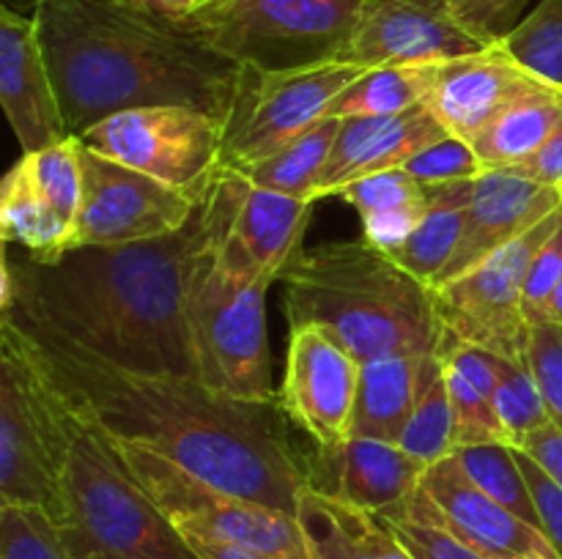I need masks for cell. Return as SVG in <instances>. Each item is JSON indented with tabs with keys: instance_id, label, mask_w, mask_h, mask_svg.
I'll use <instances>...</instances> for the list:
<instances>
[{
	"instance_id": "obj_16",
	"label": "cell",
	"mask_w": 562,
	"mask_h": 559,
	"mask_svg": "<svg viewBox=\"0 0 562 559\" xmlns=\"http://www.w3.org/2000/svg\"><path fill=\"white\" fill-rule=\"evenodd\" d=\"M362 362L316 327L291 329L289 362L278 400L289 420L316 442L335 447L351 438Z\"/></svg>"
},
{
	"instance_id": "obj_25",
	"label": "cell",
	"mask_w": 562,
	"mask_h": 559,
	"mask_svg": "<svg viewBox=\"0 0 562 559\" xmlns=\"http://www.w3.org/2000/svg\"><path fill=\"white\" fill-rule=\"evenodd\" d=\"M313 201L283 195V192L261 190L245 181L239 208L234 217V230L258 266L272 272L280 280L296 252L302 250L307 219H311Z\"/></svg>"
},
{
	"instance_id": "obj_42",
	"label": "cell",
	"mask_w": 562,
	"mask_h": 559,
	"mask_svg": "<svg viewBox=\"0 0 562 559\" xmlns=\"http://www.w3.org/2000/svg\"><path fill=\"white\" fill-rule=\"evenodd\" d=\"M516 455H519L521 475H525L532 504H536L541 532L547 535V540L552 543V548L562 559V488L530 458V455L521 453V449H516Z\"/></svg>"
},
{
	"instance_id": "obj_41",
	"label": "cell",
	"mask_w": 562,
	"mask_h": 559,
	"mask_svg": "<svg viewBox=\"0 0 562 559\" xmlns=\"http://www.w3.org/2000/svg\"><path fill=\"white\" fill-rule=\"evenodd\" d=\"M562 277V219L541 244V250L532 258L525 280V318L527 323H543L549 312L554 288Z\"/></svg>"
},
{
	"instance_id": "obj_34",
	"label": "cell",
	"mask_w": 562,
	"mask_h": 559,
	"mask_svg": "<svg viewBox=\"0 0 562 559\" xmlns=\"http://www.w3.org/2000/svg\"><path fill=\"white\" fill-rule=\"evenodd\" d=\"M398 444L412 458H417L426 466L439 464V460L456 453L453 409H450V392L448 381H445V373L423 392L420 403L412 411Z\"/></svg>"
},
{
	"instance_id": "obj_14",
	"label": "cell",
	"mask_w": 562,
	"mask_h": 559,
	"mask_svg": "<svg viewBox=\"0 0 562 559\" xmlns=\"http://www.w3.org/2000/svg\"><path fill=\"white\" fill-rule=\"evenodd\" d=\"M384 515H412V518L431 521L488 559H510L521 554L560 559L547 535L477 488L461 469L456 455L428 466L420 488L404 504Z\"/></svg>"
},
{
	"instance_id": "obj_9",
	"label": "cell",
	"mask_w": 562,
	"mask_h": 559,
	"mask_svg": "<svg viewBox=\"0 0 562 559\" xmlns=\"http://www.w3.org/2000/svg\"><path fill=\"white\" fill-rule=\"evenodd\" d=\"M108 438L132 480L151 497L184 540L231 543L274 559H307L296 515L234 497L162 455Z\"/></svg>"
},
{
	"instance_id": "obj_33",
	"label": "cell",
	"mask_w": 562,
	"mask_h": 559,
	"mask_svg": "<svg viewBox=\"0 0 562 559\" xmlns=\"http://www.w3.org/2000/svg\"><path fill=\"white\" fill-rule=\"evenodd\" d=\"M503 44L525 69L562 88V0H541Z\"/></svg>"
},
{
	"instance_id": "obj_26",
	"label": "cell",
	"mask_w": 562,
	"mask_h": 559,
	"mask_svg": "<svg viewBox=\"0 0 562 559\" xmlns=\"http://www.w3.org/2000/svg\"><path fill=\"white\" fill-rule=\"evenodd\" d=\"M562 124V88L547 85L525 93L503 110L472 140L477 159L486 170L516 168L536 157Z\"/></svg>"
},
{
	"instance_id": "obj_36",
	"label": "cell",
	"mask_w": 562,
	"mask_h": 559,
	"mask_svg": "<svg viewBox=\"0 0 562 559\" xmlns=\"http://www.w3.org/2000/svg\"><path fill=\"white\" fill-rule=\"evenodd\" d=\"M445 381L450 392V409H453V442L456 449L472 447V444L505 442V427L499 422L494 400L477 392L456 367L445 362Z\"/></svg>"
},
{
	"instance_id": "obj_23",
	"label": "cell",
	"mask_w": 562,
	"mask_h": 559,
	"mask_svg": "<svg viewBox=\"0 0 562 559\" xmlns=\"http://www.w3.org/2000/svg\"><path fill=\"white\" fill-rule=\"evenodd\" d=\"M307 559H415L384 515L305 488L296 504Z\"/></svg>"
},
{
	"instance_id": "obj_48",
	"label": "cell",
	"mask_w": 562,
	"mask_h": 559,
	"mask_svg": "<svg viewBox=\"0 0 562 559\" xmlns=\"http://www.w3.org/2000/svg\"><path fill=\"white\" fill-rule=\"evenodd\" d=\"M510 559H549V557H538V554H521V557H510Z\"/></svg>"
},
{
	"instance_id": "obj_30",
	"label": "cell",
	"mask_w": 562,
	"mask_h": 559,
	"mask_svg": "<svg viewBox=\"0 0 562 559\" xmlns=\"http://www.w3.org/2000/svg\"><path fill=\"white\" fill-rule=\"evenodd\" d=\"M437 64L409 66H376L357 77L333 104L329 113L335 118H355V115H393L426 102L434 85Z\"/></svg>"
},
{
	"instance_id": "obj_32",
	"label": "cell",
	"mask_w": 562,
	"mask_h": 559,
	"mask_svg": "<svg viewBox=\"0 0 562 559\" xmlns=\"http://www.w3.org/2000/svg\"><path fill=\"white\" fill-rule=\"evenodd\" d=\"M494 367H497L494 409H497L510 447H521L538 427L552 422L547 400L527 360H508V356L494 354Z\"/></svg>"
},
{
	"instance_id": "obj_28",
	"label": "cell",
	"mask_w": 562,
	"mask_h": 559,
	"mask_svg": "<svg viewBox=\"0 0 562 559\" xmlns=\"http://www.w3.org/2000/svg\"><path fill=\"white\" fill-rule=\"evenodd\" d=\"M472 181H448L439 186L437 203L426 214V219L412 230L404 244L387 252L401 269L431 288L439 283L459 250L472 197Z\"/></svg>"
},
{
	"instance_id": "obj_7",
	"label": "cell",
	"mask_w": 562,
	"mask_h": 559,
	"mask_svg": "<svg viewBox=\"0 0 562 559\" xmlns=\"http://www.w3.org/2000/svg\"><path fill=\"white\" fill-rule=\"evenodd\" d=\"M77 411L33 354L25 332L0 321V504L38 507L58 524Z\"/></svg>"
},
{
	"instance_id": "obj_31",
	"label": "cell",
	"mask_w": 562,
	"mask_h": 559,
	"mask_svg": "<svg viewBox=\"0 0 562 559\" xmlns=\"http://www.w3.org/2000/svg\"><path fill=\"white\" fill-rule=\"evenodd\" d=\"M456 458H459L461 469L470 475V480L477 488L488 493L492 499H497L499 504L510 510V513L519 515L521 521L532 524L536 529H541L538 524L536 504H532L530 488H527L525 475H521L519 455L516 447L505 442H488V444H472V447H459L456 449Z\"/></svg>"
},
{
	"instance_id": "obj_43",
	"label": "cell",
	"mask_w": 562,
	"mask_h": 559,
	"mask_svg": "<svg viewBox=\"0 0 562 559\" xmlns=\"http://www.w3.org/2000/svg\"><path fill=\"white\" fill-rule=\"evenodd\" d=\"M516 449L530 455V458L562 488V427L558 422H547L543 427H538V431Z\"/></svg>"
},
{
	"instance_id": "obj_22",
	"label": "cell",
	"mask_w": 562,
	"mask_h": 559,
	"mask_svg": "<svg viewBox=\"0 0 562 559\" xmlns=\"http://www.w3.org/2000/svg\"><path fill=\"white\" fill-rule=\"evenodd\" d=\"M442 373V354H406L366 362L357 389L351 436L398 444L423 392Z\"/></svg>"
},
{
	"instance_id": "obj_29",
	"label": "cell",
	"mask_w": 562,
	"mask_h": 559,
	"mask_svg": "<svg viewBox=\"0 0 562 559\" xmlns=\"http://www.w3.org/2000/svg\"><path fill=\"white\" fill-rule=\"evenodd\" d=\"M340 132V118L327 115L316 121L311 129L296 135L294 140L285 142L280 151L269 153L261 162L239 170L245 181L261 190L283 192V195L302 197V201H318V181H322L327 159L333 153L335 137Z\"/></svg>"
},
{
	"instance_id": "obj_2",
	"label": "cell",
	"mask_w": 562,
	"mask_h": 559,
	"mask_svg": "<svg viewBox=\"0 0 562 559\" xmlns=\"http://www.w3.org/2000/svg\"><path fill=\"white\" fill-rule=\"evenodd\" d=\"M212 228L209 179L190 225L165 239L77 247L55 263L3 252L0 310L25 332L66 340L126 370L198 378L187 288Z\"/></svg>"
},
{
	"instance_id": "obj_40",
	"label": "cell",
	"mask_w": 562,
	"mask_h": 559,
	"mask_svg": "<svg viewBox=\"0 0 562 559\" xmlns=\"http://www.w3.org/2000/svg\"><path fill=\"white\" fill-rule=\"evenodd\" d=\"M384 518L393 524L395 535L415 559H488L431 521L412 518V515H384Z\"/></svg>"
},
{
	"instance_id": "obj_11",
	"label": "cell",
	"mask_w": 562,
	"mask_h": 559,
	"mask_svg": "<svg viewBox=\"0 0 562 559\" xmlns=\"http://www.w3.org/2000/svg\"><path fill=\"white\" fill-rule=\"evenodd\" d=\"M560 219L562 206L470 272L434 288V307L445 329V343L475 345L508 360H525L530 334L525 318L527 269Z\"/></svg>"
},
{
	"instance_id": "obj_39",
	"label": "cell",
	"mask_w": 562,
	"mask_h": 559,
	"mask_svg": "<svg viewBox=\"0 0 562 559\" xmlns=\"http://www.w3.org/2000/svg\"><path fill=\"white\" fill-rule=\"evenodd\" d=\"M450 11L467 33L481 44H497L519 25L530 0H448Z\"/></svg>"
},
{
	"instance_id": "obj_27",
	"label": "cell",
	"mask_w": 562,
	"mask_h": 559,
	"mask_svg": "<svg viewBox=\"0 0 562 559\" xmlns=\"http://www.w3.org/2000/svg\"><path fill=\"white\" fill-rule=\"evenodd\" d=\"M71 233L75 228L16 162L0 186V236L5 244L25 247L27 258L38 263H55L71 250Z\"/></svg>"
},
{
	"instance_id": "obj_18",
	"label": "cell",
	"mask_w": 562,
	"mask_h": 559,
	"mask_svg": "<svg viewBox=\"0 0 562 559\" xmlns=\"http://www.w3.org/2000/svg\"><path fill=\"white\" fill-rule=\"evenodd\" d=\"M547 80L532 75L503 42L461 58L439 60L426 104L450 135L472 142L508 104Z\"/></svg>"
},
{
	"instance_id": "obj_1",
	"label": "cell",
	"mask_w": 562,
	"mask_h": 559,
	"mask_svg": "<svg viewBox=\"0 0 562 559\" xmlns=\"http://www.w3.org/2000/svg\"><path fill=\"white\" fill-rule=\"evenodd\" d=\"M25 338L71 409L99 431L234 497L296 515L307 455L296 449L280 400H241L198 378L126 370L42 332Z\"/></svg>"
},
{
	"instance_id": "obj_3",
	"label": "cell",
	"mask_w": 562,
	"mask_h": 559,
	"mask_svg": "<svg viewBox=\"0 0 562 559\" xmlns=\"http://www.w3.org/2000/svg\"><path fill=\"white\" fill-rule=\"evenodd\" d=\"M33 20L71 135L154 104L228 115L241 66L137 0H33Z\"/></svg>"
},
{
	"instance_id": "obj_20",
	"label": "cell",
	"mask_w": 562,
	"mask_h": 559,
	"mask_svg": "<svg viewBox=\"0 0 562 559\" xmlns=\"http://www.w3.org/2000/svg\"><path fill=\"white\" fill-rule=\"evenodd\" d=\"M426 469L401 444L351 436L335 447H316L307 458V488L384 515L420 488Z\"/></svg>"
},
{
	"instance_id": "obj_46",
	"label": "cell",
	"mask_w": 562,
	"mask_h": 559,
	"mask_svg": "<svg viewBox=\"0 0 562 559\" xmlns=\"http://www.w3.org/2000/svg\"><path fill=\"white\" fill-rule=\"evenodd\" d=\"M140 5L151 9L154 14H162L168 20H181V16L192 14L195 9H201L209 0H137Z\"/></svg>"
},
{
	"instance_id": "obj_13",
	"label": "cell",
	"mask_w": 562,
	"mask_h": 559,
	"mask_svg": "<svg viewBox=\"0 0 562 559\" xmlns=\"http://www.w3.org/2000/svg\"><path fill=\"white\" fill-rule=\"evenodd\" d=\"M75 137L179 190H201L223 159V121L184 104L124 110Z\"/></svg>"
},
{
	"instance_id": "obj_21",
	"label": "cell",
	"mask_w": 562,
	"mask_h": 559,
	"mask_svg": "<svg viewBox=\"0 0 562 559\" xmlns=\"http://www.w3.org/2000/svg\"><path fill=\"white\" fill-rule=\"evenodd\" d=\"M448 135L450 132L426 102L393 115L340 118L333 153L318 181V197L338 195L344 186L366 175L398 170L406 159Z\"/></svg>"
},
{
	"instance_id": "obj_44",
	"label": "cell",
	"mask_w": 562,
	"mask_h": 559,
	"mask_svg": "<svg viewBox=\"0 0 562 559\" xmlns=\"http://www.w3.org/2000/svg\"><path fill=\"white\" fill-rule=\"evenodd\" d=\"M510 170H519V173L530 175V179L541 181V184L554 186L562 195V124L536 157H530L527 162L516 164V168Z\"/></svg>"
},
{
	"instance_id": "obj_8",
	"label": "cell",
	"mask_w": 562,
	"mask_h": 559,
	"mask_svg": "<svg viewBox=\"0 0 562 559\" xmlns=\"http://www.w3.org/2000/svg\"><path fill=\"white\" fill-rule=\"evenodd\" d=\"M362 0H209L176 20L239 66L291 71L338 60Z\"/></svg>"
},
{
	"instance_id": "obj_10",
	"label": "cell",
	"mask_w": 562,
	"mask_h": 559,
	"mask_svg": "<svg viewBox=\"0 0 562 559\" xmlns=\"http://www.w3.org/2000/svg\"><path fill=\"white\" fill-rule=\"evenodd\" d=\"M366 71L340 60L291 71L241 66L234 102L223 121L220 170L239 173L280 151L316 121L327 118L329 104Z\"/></svg>"
},
{
	"instance_id": "obj_35",
	"label": "cell",
	"mask_w": 562,
	"mask_h": 559,
	"mask_svg": "<svg viewBox=\"0 0 562 559\" xmlns=\"http://www.w3.org/2000/svg\"><path fill=\"white\" fill-rule=\"evenodd\" d=\"M0 559H71V554L44 510L0 504Z\"/></svg>"
},
{
	"instance_id": "obj_12",
	"label": "cell",
	"mask_w": 562,
	"mask_h": 559,
	"mask_svg": "<svg viewBox=\"0 0 562 559\" xmlns=\"http://www.w3.org/2000/svg\"><path fill=\"white\" fill-rule=\"evenodd\" d=\"M82 197L71 250L165 239L190 225L201 190H179L93 151L77 137Z\"/></svg>"
},
{
	"instance_id": "obj_6",
	"label": "cell",
	"mask_w": 562,
	"mask_h": 559,
	"mask_svg": "<svg viewBox=\"0 0 562 559\" xmlns=\"http://www.w3.org/2000/svg\"><path fill=\"white\" fill-rule=\"evenodd\" d=\"M58 529L71 559H195L181 532L132 480L110 438L80 414Z\"/></svg>"
},
{
	"instance_id": "obj_15",
	"label": "cell",
	"mask_w": 562,
	"mask_h": 559,
	"mask_svg": "<svg viewBox=\"0 0 562 559\" xmlns=\"http://www.w3.org/2000/svg\"><path fill=\"white\" fill-rule=\"evenodd\" d=\"M483 47L488 44L461 27L448 0H362L338 60L362 69L439 64Z\"/></svg>"
},
{
	"instance_id": "obj_4",
	"label": "cell",
	"mask_w": 562,
	"mask_h": 559,
	"mask_svg": "<svg viewBox=\"0 0 562 559\" xmlns=\"http://www.w3.org/2000/svg\"><path fill=\"white\" fill-rule=\"evenodd\" d=\"M280 280L291 329H322L362 365L384 356L442 354L434 288L371 241L302 247Z\"/></svg>"
},
{
	"instance_id": "obj_38",
	"label": "cell",
	"mask_w": 562,
	"mask_h": 559,
	"mask_svg": "<svg viewBox=\"0 0 562 559\" xmlns=\"http://www.w3.org/2000/svg\"><path fill=\"white\" fill-rule=\"evenodd\" d=\"M525 360L541 387L549 417L562 427V323H530Z\"/></svg>"
},
{
	"instance_id": "obj_47",
	"label": "cell",
	"mask_w": 562,
	"mask_h": 559,
	"mask_svg": "<svg viewBox=\"0 0 562 559\" xmlns=\"http://www.w3.org/2000/svg\"><path fill=\"white\" fill-rule=\"evenodd\" d=\"M547 321L562 323V277H560L558 288H554V294H552V301H549V312H547Z\"/></svg>"
},
{
	"instance_id": "obj_24",
	"label": "cell",
	"mask_w": 562,
	"mask_h": 559,
	"mask_svg": "<svg viewBox=\"0 0 562 559\" xmlns=\"http://www.w3.org/2000/svg\"><path fill=\"white\" fill-rule=\"evenodd\" d=\"M439 186L442 184L412 179L406 170L398 168L351 181L338 192V197L351 203L360 214L362 239L376 244L379 250L393 252L431 212Z\"/></svg>"
},
{
	"instance_id": "obj_45",
	"label": "cell",
	"mask_w": 562,
	"mask_h": 559,
	"mask_svg": "<svg viewBox=\"0 0 562 559\" xmlns=\"http://www.w3.org/2000/svg\"><path fill=\"white\" fill-rule=\"evenodd\" d=\"M190 543L195 559H274L252 548L231 546V543H212V540H187Z\"/></svg>"
},
{
	"instance_id": "obj_37",
	"label": "cell",
	"mask_w": 562,
	"mask_h": 559,
	"mask_svg": "<svg viewBox=\"0 0 562 559\" xmlns=\"http://www.w3.org/2000/svg\"><path fill=\"white\" fill-rule=\"evenodd\" d=\"M401 170L412 175L417 181H426V184H448V181H472L477 175L486 173V168L477 159L472 142L461 140V137L448 135L442 140L431 142L423 151H417L415 157L406 159L401 164Z\"/></svg>"
},
{
	"instance_id": "obj_17",
	"label": "cell",
	"mask_w": 562,
	"mask_h": 559,
	"mask_svg": "<svg viewBox=\"0 0 562 559\" xmlns=\"http://www.w3.org/2000/svg\"><path fill=\"white\" fill-rule=\"evenodd\" d=\"M0 104L25 153L71 137L36 20L9 3L0 5Z\"/></svg>"
},
{
	"instance_id": "obj_5",
	"label": "cell",
	"mask_w": 562,
	"mask_h": 559,
	"mask_svg": "<svg viewBox=\"0 0 562 559\" xmlns=\"http://www.w3.org/2000/svg\"><path fill=\"white\" fill-rule=\"evenodd\" d=\"M245 179L228 170L212 175L214 228L198 255L187 288L198 378L241 400L272 403V356L267 340V294L274 274L258 266L236 236L234 217Z\"/></svg>"
},
{
	"instance_id": "obj_19",
	"label": "cell",
	"mask_w": 562,
	"mask_h": 559,
	"mask_svg": "<svg viewBox=\"0 0 562 559\" xmlns=\"http://www.w3.org/2000/svg\"><path fill=\"white\" fill-rule=\"evenodd\" d=\"M560 206L562 195L554 186L541 184L519 170L499 168L477 175L472 181V197L459 250L439 283H448L459 274L470 272L472 266L483 263L494 252L536 228L538 223H543Z\"/></svg>"
}]
</instances>
